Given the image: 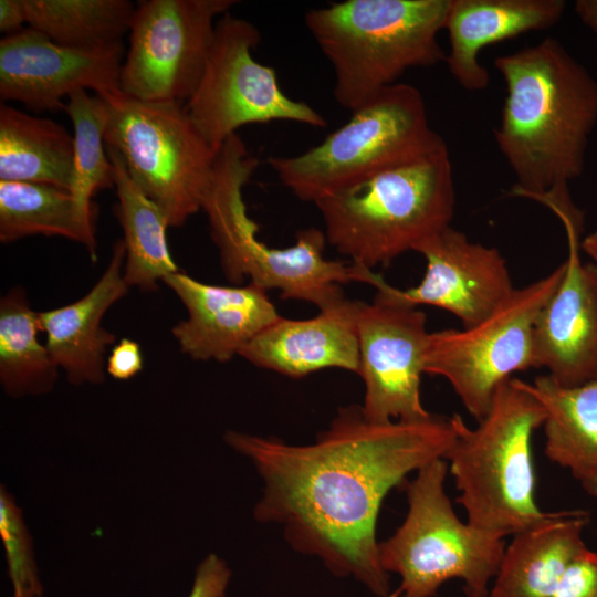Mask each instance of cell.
I'll return each mask as SVG.
<instances>
[{"mask_svg":"<svg viewBox=\"0 0 597 597\" xmlns=\"http://www.w3.org/2000/svg\"><path fill=\"white\" fill-rule=\"evenodd\" d=\"M455 436L452 418L377 423L352 405L313 443L237 431L224 440L262 479L259 522L280 525L295 551L315 556L334 576L386 597L390 575L379 563L376 536L381 503L408 474L444 459Z\"/></svg>","mask_w":597,"mask_h":597,"instance_id":"cell-1","label":"cell"},{"mask_svg":"<svg viewBox=\"0 0 597 597\" xmlns=\"http://www.w3.org/2000/svg\"><path fill=\"white\" fill-rule=\"evenodd\" d=\"M506 85L500 151L516 182L510 195L533 199L584 171L597 124V80L554 38L498 56Z\"/></svg>","mask_w":597,"mask_h":597,"instance_id":"cell-2","label":"cell"},{"mask_svg":"<svg viewBox=\"0 0 597 597\" xmlns=\"http://www.w3.org/2000/svg\"><path fill=\"white\" fill-rule=\"evenodd\" d=\"M258 166L259 159L242 138L230 136L217 153L202 206L230 282L249 277L266 291L277 290L282 298L308 302L320 311L346 298L341 284L360 282L377 289L384 283L379 274L359 264L326 259L327 241L320 229L298 231L287 248H272L259 240V224L248 214L243 198V188Z\"/></svg>","mask_w":597,"mask_h":597,"instance_id":"cell-3","label":"cell"},{"mask_svg":"<svg viewBox=\"0 0 597 597\" xmlns=\"http://www.w3.org/2000/svg\"><path fill=\"white\" fill-rule=\"evenodd\" d=\"M454 184L446 143L315 202L327 243L373 270L450 226Z\"/></svg>","mask_w":597,"mask_h":597,"instance_id":"cell-4","label":"cell"},{"mask_svg":"<svg viewBox=\"0 0 597 597\" xmlns=\"http://www.w3.org/2000/svg\"><path fill=\"white\" fill-rule=\"evenodd\" d=\"M545 417L542 404L517 378L498 387L475 428L460 415L451 417L457 436L444 460L469 523L506 537L552 515L536 504L532 455L534 431Z\"/></svg>","mask_w":597,"mask_h":597,"instance_id":"cell-5","label":"cell"},{"mask_svg":"<svg viewBox=\"0 0 597 597\" xmlns=\"http://www.w3.org/2000/svg\"><path fill=\"white\" fill-rule=\"evenodd\" d=\"M450 0H345L305 13V25L331 63L333 95L353 112L409 69L446 61L438 42Z\"/></svg>","mask_w":597,"mask_h":597,"instance_id":"cell-6","label":"cell"},{"mask_svg":"<svg viewBox=\"0 0 597 597\" xmlns=\"http://www.w3.org/2000/svg\"><path fill=\"white\" fill-rule=\"evenodd\" d=\"M443 142L429 125L420 91L396 83L353 111L321 144L300 155L270 157L268 164L295 197L315 203Z\"/></svg>","mask_w":597,"mask_h":597,"instance_id":"cell-7","label":"cell"},{"mask_svg":"<svg viewBox=\"0 0 597 597\" xmlns=\"http://www.w3.org/2000/svg\"><path fill=\"white\" fill-rule=\"evenodd\" d=\"M447 473V461L437 459L407 483L406 517L379 542V563L400 577L398 589L412 597H432L453 578L462 580L467 597H489L504 537L457 516L444 490Z\"/></svg>","mask_w":597,"mask_h":597,"instance_id":"cell-8","label":"cell"},{"mask_svg":"<svg viewBox=\"0 0 597 597\" xmlns=\"http://www.w3.org/2000/svg\"><path fill=\"white\" fill-rule=\"evenodd\" d=\"M108 107L104 140L124 160L139 189L169 228L202 210L217 151L199 133L185 103L147 102L121 91L100 95Z\"/></svg>","mask_w":597,"mask_h":597,"instance_id":"cell-9","label":"cell"},{"mask_svg":"<svg viewBox=\"0 0 597 597\" xmlns=\"http://www.w3.org/2000/svg\"><path fill=\"white\" fill-rule=\"evenodd\" d=\"M564 263L548 275L515 289L481 322L463 329L429 334L425 371L449 381L478 421L489 411L498 387L512 374L536 368V320L557 289Z\"/></svg>","mask_w":597,"mask_h":597,"instance_id":"cell-10","label":"cell"},{"mask_svg":"<svg viewBox=\"0 0 597 597\" xmlns=\"http://www.w3.org/2000/svg\"><path fill=\"white\" fill-rule=\"evenodd\" d=\"M260 41V31L252 22L230 12L221 15L201 80L185 103L192 123L217 153L248 124L292 121L316 128L326 126L316 109L281 90L272 66L254 60L252 50Z\"/></svg>","mask_w":597,"mask_h":597,"instance_id":"cell-11","label":"cell"},{"mask_svg":"<svg viewBox=\"0 0 597 597\" xmlns=\"http://www.w3.org/2000/svg\"><path fill=\"white\" fill-rule=\"evenodd\" d=\"M235 3L138 1L121 72V92L147 102L186 103L201 80L217 18Z\"/></svg>","mask_w":597,"mask_h":597,"instance_id":"cell-12","label":"cell"},{"mask_svg":"<svg viewBox=\"0 0 597 597\" xmlns=\"http://www.w3.org/2000/svg\"><path fill=\"white\" fill-rule=\"evenodd\" d=\"M535 201L559 218L568 243L563 277L535 323L536 368H546L562 386H578L597 378V269L580 260L584 218L568 187L552 189Z\"/></svg>","mask_w":597,"mask_h":597,"instance_id":"cell-13","label":"cell"},{"mask_svg":"<svg viewBox=\"0 0 597 597\" xmlns=\"http://www.w3.org/2000/svg\"><path fill=\"white\" fill-rule=\"evenodd\" d=\"M357 333L365 417L377 423L429 418L420 397L430 334L426 314L377 292L373 303L360 302Z\"/></svg>","mask_w":597,"mask_h":597,"instance_id":"cell-14","label":"cell"},{"mask_svg":"<svg viewBox=\"0 0 597 597\" xmlns=\"http://www.w3.org/2000/svg\"><path fill=\"white\" fill-rule=\"evenodd\" d=\"M123 42L72 48L23 28L0 40V98L34 112L64 111V97L80 90L97 95L121 91Z\"/></svg>","mask_w":597,"mask_h":597,"instance_id":"cell-15","label":"cell"},{"mask_svg":"<svg viewBox=\"0 0 597 597\" xmlns=\"http://www.w3.org/2000/svg\"><path fill=\"white\" fill-rule=\"evenodd\" d=\"M427 263L421 282L406 290L387 282L377 292L407 306L430 305L472 326L509 298L515 290L501 252L471 241L451 226L416 245Z\"/></svg>","mask_w":597,"mask_h":597,"instance_id":"cell-16","label":"cell"},{"mask_svg":"<svg viewBox=\"0 0 597 597\" xmlns=\"http://www.w3.org/2000/svg\"><path fill=\"white\" fill-rule=\"evenodd\" d=\"M187 310L172 328L180 350L195 360L228 362L281 315L266 290L200 282L184 272L164 280Z\"/></svg>","mask_w":597,"mask_h":597,"instance_id":"cell-17","label":"cell"},{"mask_svg":"<svg viewBox=\"0 0 597 597\" xmlns=\"http://www.w3.org/2000/svg\"><path fill=\"white\" fill-rule=\"evenodd\" d=\"M360 301L343 300L307 320L280 317L240 353L251 364L287 377L339 368L357 374Z\"/></svg>","mask_w":597,"mask_h":597,"instance_id":"cell-18","label":"cell"},{"mask_svg":"<svg viewBox=\"0 0 597 597\" xmlns=\"http://www.w3.org/2000/svg\"><path fill=\"white\" fill-rule=\"evenodd\" d=\"M125 255L121 239L113 245L104 273L84 296L38 313L46 348L72 384L104 380L105 354L116 337L103 327L102 322L106 312L130 289L124 280Z\"/></svg>","mask_w":597,"mask_h":597,"instance_id":"cell-19","label":"cell"},{"mask_svg":"<svg viewBox=\"0 0 597 597\" xmlns=\"http://www.w3.org/2000/svg\"><path fill=\"white\" fill-rule=\"evenodd\" d=\"M563 0H450L444 30L449 38L446 62L465 90L488 87L490 74L479 62L485 46L520 34L544 30L562 18Z\"/></svg>","mask_w":597,"mask_h":597,"instance_id":"cell-20","label":"cell"},{"mask_svg":"<svg viewBox=\"0 0 597 597\" xmlns=\"http://www.w3.org/2000/svg\"><path fill=\"white\" fill-rule=\"evenodd\" d=\"M584 511L553 512L513 535L505 546L489 597H552L564 570L585 548Z\"/></svg>","mask_w":597,"mask_h":597,"instance_id":"cell-21","label":"cell"},{"mask_svg":"<svg viewBox=\"0 0 597 597\" xmlns=\"http://www.w3.org/2000/svg\"><path fill=\"white\" fill-rule=\"evenodd\" d=\"M520 383L545 409L546 457L597 499V378L573 387L548 375Z\"/></svg>","mask_w":597,"mask_h":597,"instance_id":"cell-22","label":"cell"},{"mask_svg":"<svg viewBox=\"0 0 597 597\" xmlns=\"http://www.w3.org/2000/svg\"><path fill=\"white\" fill-rule=\"evenodd\" d=\"M74 137L49 118L0 105V180L51 185L71 191Z\"/></svg>","mask_w":597,"mask_h":597,"instance_id":"cell-23","label":"cell"},{"mask_svg":"<svg viewBox=\"0 0 597 597\" xmlns=\"http://www.w3.org/2000/svg\"><path fill=\"white\" fill-rule=\"evenodd\" d=\"M32 235L62 237L85 247L96 261L94 210L71 191L51 185L0 180V241Z\"/></svg>","mask_w":597,"mask_h":597,"instance_id":"cell-24","label":"cell"},{"mask_svg":"<svg viewBox=\"0 0 597 597\" xmlns=\"http://www.w3.org/2000/svg\"><path fill=\"white\" fill-rule=\"evenodd\" d=\"M106 149L115 168V214L126 251L124 280L129 287L151 292L179 272L168 248L169 226L160 209L133 181L121 155L108 146Z\"/></svg>","mask_w":597,"mask_h":597,"instance_id":"cell-25","label":"cell"},{"mask_svg":"<svg viewBox=\"0 0 597 597\" xmlns=\"http://www.w3.org/2000/svg\"><path fill=\"white\" fill-rule=\"evenodd\" d=\"M40 331L24 289H11L0 301V381L12 397L46 392L56 380L59 367Z\"/></svg>","mask_w":597,"mask_h":597,"instance_id":"cell-26","label":"cell"},{"mask_svg":"<svg viewBox=\"0 0 597 597\" xmlns=\"http://www.w3.org/2000/svg\"><path fill=\"white\" fill-rule=\"evenodd\" d=\"M27 23L53 42L96 48L122 41L136 6L128 0H22Z\"/></svg>","mask_w":597,"mask_h":597,"instance_id":"cell-27","label":"cell"},{"mask_svg":"<svg viewBox=\"0 0 597 597\" xmlns=\"http://www.w3.org/2000/svg\"><path fill=\"white\" fill-rule=\"evenodd\" d=\"M64 112L74 130V175L71 192L87 210H94L92 198L98 191L115 187V168L104 140L108 107L104 98L86 90L67 97Z\"/></svg>","mask_w":597,"mask_h":597,"instance_id":"cell-28","label":"cell"},{"mask_svg":"<svg viewBox=\"0 0 597 597\" xmlns=\"http://www.w3.org/2000/svg\"><path fill=\"white\" fill-rule=\"evenodd\" d=\"M0 535L13 597H42L43 588L22 513L3 488L0 493Z\"/></svg>","mask_w":597,"mask_h":597,"instance_id":"cell-29","label":"cell"},{"mask_svg":"<svg viewBox=\"0 0 597 597\" xmlns=\"http://www.w3.org/2000/svg\"><path fill=\"white\" fill-rule=\"evenodd\" d=\"M552 597H597V553L583 548L564 570Z\"/></svg>","mask_w":597,"mask_h":597,"instance_id":"cell-30","label":"cell"},{"mask_svg":"<svg viewBox=\"0 0 597 597\" xmlns=\"http://www.w3.org/2000/svg\"><path fill=\"white\" fill-rule=\"evenodd\" d=\"M230 578L231 570L224 561L210 554L198 565L187 597H224Z\"/></svg>","mask_w":597,"mask_h":597,"instance_id":"cell-31","label":"cell"},{"mask_svg":"<svg viewBox=\"0 0 597 597\" xmlns=\"http://www.w3.org/2000/svg\"><path fill=\"white\" fill-rule=\"evenodd\" d=\"M143 368L140 346L130 338H122L114 345L106 359V371L115 379L127 380Z\"/></svg>","mask_w":597,"mask_h":597,"instance_id":"cell-32","label":"cell"},{"mask_svg":"<svg viewBox=\"0 0 597 597\" xmlns=\"http://www.w3.org/2000/svg\"><path fill=\"white\" fill-rule=\"evenodd\" d=\"M27 22L25 11L22 0L0 1V31L10 35L23 29Z\"/></svg>","mask_w":597,"mask_h":597,"instance_id":"cell-33","label":"cell"},{"mask_svg":"<svg viewBox=\"0 0 597 597\" xmlns=\"http://www.w3.org/2000/svg\"><path fill=\"white\" fill-rule=\"evenodd\" d=\"M580 249L591 259L597 269V229L583 239Z\"/></svg>","mask_w":597,"mask_h":597,"instance_id":"cell-34","label":"cell"},{"mask_svg":"<svg viewBox=\"0 0 597 597\" xmlns=\"http://www.w3.org/2000/svg\"><path fill=\"white\" fill-rule=\"evenodd\" d=\"M386 597H412V596H409L405 593H402L401 590L397 589L392 593H389Z\"/></svg>","mask_w":597,"mask_h":597,"instance_id":"cell-35","label":"cell"}]
</instances>
